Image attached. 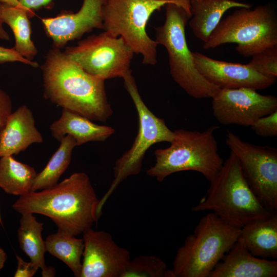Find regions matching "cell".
<instances>
[{"mask_svg":"<svg viewBox=\"0 0 277 277\" xmlns=\"http://www.w3.org/2000/svg\"><path fill=\"white\" fill-rule=\"evenodd\" d=\"M17 267L14 273V277H32L37 271L39 267L32 262H26L19 256L16 254Z\"/></svg>","mask_w":277,"mask_h":277,"instance_id":"cell-30","label":"cell"},{"mask_svg":"<svg viewBox=\"0 0 277 277\" xmlns=\"http://www.w3.org/2000/svg\"><path fill=\"white\" fill-rule=\"evenodd\" d=\"M164 1H167L170 3H172L175 4L183 8H184L185 11L187 12L189 15L191 17V14L190 11V0H162Z\"/></svg>","mask_w":277,"mask_h":277,"instance_id":"cell-33","label":"cell"},{"mask_svg":"<svg viewBox=\"0 0 277 277\" xmlns=\"http://www.w3.org/2000/svg\"><path fill=\"white\" fill-rule=\"evenodd\" d=\"M41 69L46 100L91 121L106 122L112 115L105 80L86 72L64 52L49 50Z\"/></svg>","mask_w":277,"mask_h":277,"instance_id":"cell-2","label":"cell"},{"mask_svg":"<svg viewBox=\"0 0 277 277\" xmlns=\"http://www.w3.org/2000/svg\"><path fill=\"white\" fill-rule=\"evenodd\" d=\"M64 53L86 72L105 80L123 78L132 72L130 64L134 53L121 36L104 31L68 46Z\"/></svg>","mask_w":277,"mask_h":277,"instance_id":"cell-10","label":"cell"},{"mask_svg":"<svg viewBox=\"0 0 277 277\" xmlns=\"http://www.w3.org/2000/svg\"><path fill=\"white\" fill-rule=\"evenodd\" d=\"M19 222L17 239L21 249L42 269V276H55L54 268L45 264V242L42 237L44 224L38 222L31 213L22 214Z\"/></svg>","mask_w":277,"mask_h":277,"instance_id":"cell-21","label":"cell"},{"mask_svg":"<svg viewBox=\"0 0 277 277\" xmlns=\"http://www.w3.org/2000/svg\"><path fill=\"white\" fill-rule=\"evenodd\" d=\"M235 43V50L248 57L277 45V16L269 5L257 6L253 9L238 8L221 21L203 48H215L223 44Z\"/></svg>","mask_w":277,"mask_h":277,"instance_id":"cell-7","label":"cell"},{"mask_svg":"<svg viewBox=\"0 0 277 277\" xmlns=\"http://www.w3.org/2000/svg\"><path fill=\"white\" fill-rule=\"evenodd\" d=\"M190 5L189 26L194 35L204 43L207 41L228 10L251 7L250 4L234 0H190Z\"/></svg>","mask_w":277,"mask_h":277,"instance_id":"cell-19","label":"cell"},{"mask_svg":"<svg viewBox=\"0 0 277 277\" xmlns=\"http://www.w3.org/2000/svg\"><path fill=\"white\" fill-rule=\"evenodd\" d=\"M212 270L210 277H276L277 261L253 255L238 240Z\"/></svg>","mask_w":277,"mask_h":277,"instance_id":"cell-16","label":"cell"},{"mask_svg":"<svg viewBox=\"0 0 277 277\" xmlns=\"http://www.w3.org/2000/svg\"><path fill=\"white\" fill-rule=\"evenodd\" d=\"M0 3L3 5H8V6L21 7L25 8L20 3V2H19V0H0Z\"/></svg>","mask_w":277,"mask_h":277,"instance_id":"cell-35","label":"cell"},{"mask_svg":"<svg viewBox=\"0 0 277 277\" xmlns=\"http://www.w3.org/2000/svg\"><path fill=\"white\" fill-rule=\"evenodd\" d=\"M12 104L10 96L3 89H0V129L12 112Z\"/></svg>","mask_w":277,"mask_h":277,"instance_id":"cell-31","label":"cell"},{"mask_svg":"<svg viewBox=\"0 0 277 277\" xmlns=\"http://www.w3.org/2000/svg\"><path fill=\"white\" fill-rule=\"evenodd\" d=\"M60 145L43 170L37 173L31 191L51 187L58 183L61 175L70 164L73 150L77 146L75 140L66 135L60 141Z\"/></svg>","mask_w":277,"mask_h":277,"instance_id":"cell-24","label":"cell"},{"mask_svg":"<svg viewBox=\"0 0 277 277\" xmlns=\"http://www.w3.org/2000/svg\"><path fill=\"white\" fill-rule=\"evenodd\" d=\"M247 65L260 74L277 77V45L269 47L253 55Z\"/></svg>","mask_w":277,"mask_h":277,"instance_id":"cell-27","label":"cell"},{"mask_svg":"<svg viewBox=\"0 0 277 277\" xmlns=\"http://www.w3.org/2000/svg\"><path fill=\"white\" fill-rule=\"evenodd\" d=\"M43 142L32 111L22 105L11 112L0 129V157L17 155L30 145Z\"/></svg>","mask_w":277,"mask_h":277,"instance_id":"cell-17","label":"cell"},{"mask_svg":"<svg viewBox=\"0 0 277 277\" xmlns=\"http://www.w3.org/2000/svg\"><path fill=\"white\" fill-rule=\"evenodd\" d=\"M99 202L87 174L75 172L51 187L19 196L12 206L21 214L45 215L57 231L76 236L98 221Z\"/></svg>","mask_w":277,"mask_h":277,"instance_id":"cell-1","label":"cell"},{"mask_svg":"<svg viewBox=\"0 0 277 277\" xmlns=\"http://www.w3.org/2000/svg\"><path fill=\"white\" fill-rule=\"evenodd\" d=\"M37 174L33 167L12 155L0 157V188L6 193L21 196L29 192Z\"/></svg>","mask_w":277,"mask_h":277,"instance_id":"cell-23","label":"cell"},{"mask_svg":"<svg viewBox=\"0 0 277 277\" xmlns=\"http://www.w3.org/2000/svg\"><path fill=\"white\" fill-rule=\"evenodd\" d=\"M11 62H20L33 68H38V63L29 61L21 56L13 47L6 48L0 46V64Z\"/></svg>","mask_w":277,"mask_h":277,"instance_id":"cell-29","label":"cell"},{"mask_svg":"<svg viewBox=\"0 0 277 277\" xmlns=\"http://www.w3.org/2000/svg\"><path fill=\"white\" fill-rule=\"evenodd\" d=\"M123 79L125 89L131 96L137 112L138 132L131 148L115 162L113 167L114 179L99 202L98 211L101 214L104 205L120 184L128 177L140 172L144 156L149 148L158 143H170L174 136V131L167 127L165 121L155 115L145 105L132 72Z\"/></svg>","mask_w":277,"mask_h":277,"instance_id":"cell-9","label":"cell"},{"mask_svg":"<svg viewBox=\"0 0 277 277\" xmlns=\"http://www.w3.org/2000/svg\"><path fill=\"white\" fill-rule=\"evenodd\" d=\"M45 242L46 251L65 263L75 276H81L83 239L57 231L49 235Z\"/></svg>","mask_w":277,"mask_h":277,"instance_id":"cell-25","label":"cell"},{"mask_svg":"<svg viewBox=\"0 0 277 277\" xmlns=\"http://www.w3.org/2000/svg\"><path fill=\"white\" fill-rule=\"evenodd\" d=\"M7 254L5 250L0 247V270L3 268L7 260Z\"/></svg>","mask_w":277,"mask_h":277,"instance_id":"cell-36","label":"cell"},{"mask_svg":"<svg viewBox=\"0 0 277 277\" xmlns=\"http://www.w3.org/2000/svg\"><path fill=\"white\" fill-rule=\"evenodd\" d=\"M0 223L2 226L3 225V222H2V217H1V213H0Z\"/></svg>","mask_w":277,"mask_h":277,"instance_id":"cell-37","label":"cell"},{"mask_svg":"<svg viewBox=\"0 0 277 277\" xmlns=\"http://www.w3.org/2000/svg\"><path fill=\"white\" fill-rule=\"evenodd\" d=\"M213 115L222 125L250 126L259 118L277 110V97L256 90L220 89L211 98Z\"/></svg>","mask_w":277,"mask_h":277,"instance_id":"cell-12","label":"cell"},{"mask_svg":"<svg viewBox=\"0 0 277 277\" xmlns=\"http://www.w3.org/2000/svg\"><path fill=\"white\" fill-rule=\"evenodd\" d=\"M105 0H84L79 11L63 13L54 17L41 19L52 48L61 49L68 42L80 39L94 29L104 30L102 8Z\"/></svg>","mask_w":277,"mask_h":277,"instance_id":"cell-15","label":"cell"},{"mask_svg":"<svg viewBox=\"0 0 277 277\" xmlns=\"http://www.w3.org/2000/svg\"><path fill=\"white\" fill-rule=\"evenodd\" d=\"M225 142L238 157L244 176L262 204L277 210V149L246 142L228 131Z\"/></svg>","mask_w":277,"mask_h":277,"instance_id":"cell-11","label":"cell"},{"mask_svg":"<svg viewBox=\"0 0 277 277\" xmlns=\"http://www.w3.org/2000/svg\"><path fill=\"white\" fill-rule=\"evenodd\" d=\"M165 7V21L155 28V41L167 50L172 78L193 98H212L220 89L199 72L186 41L185 27L190 16L175 4L169 3Z\"/></svg>","mask_w":277,"mask_h":277,"instance_id":"cell-6","label":"cell"},{"mask_svg":"<svg viewBox=\"0 0 277 277\" xmlns=\"http://www.w3.org/2000/svg\"><path fill=\"white\" fill-rule=\"evenodd\" d=\"M52 136L60 142L66 135L71 136L77 146L88 142H103L115 132L113 128L98 125L78 113L63 109L60 118L51 124Z\"/></svg>","mask_w":277,"mask_h":277,"instance_id":"cell-18","label":"cell"},{"mask_svg":"<svg viewBox=\"0 0 277 277\" xmlns=\"http://www.w3.org/2000/svg\"><path fill=\"white\" fill-rule=\"evenodd\" d=\"M255 134L262 137L277 136V110L255 121L251 126Z\"/></svg>","mask_w":277,"mask_h":277,"instance_id":"cell-28","label":"cell"},{"mask_svg":"<svg viewBox=\"0 0 277 277\" xmlns=\"http://www.w3.org/2000/svg\"><path fill=\"white\" fill-rule=\"evenodd\" d=\"M51 1V0H19V2L25 8L30 11H33L46 5L49 3Z\"/></svg>","mask_w":277,"mask_h":277,"instance_id":"cell-32","label":"cell"},{"mask_svg":"<svg viewBox=\"0 0 277 277\" xmlns=\"http://www.w3.org/2000/svg\"><path fill=\"white\" fill-rule=\"evenodd\" d=\"M34 13L25 8L3 5L2 16L4 23L11 29L15 38L13 48L24 58L33 61L37 53L31 39V27L29 18Z\"/></svg>","mask_w":277,"mask_h":277,"instance_id":"cell-22","label":"cell"},{"mask_svg":"<svg viewBox=\"0 0 277 277\" xmlns=\"http://www.w3.org/2000/svg\"><path fill=\"white\" fill-rule=\"evenodd\" d=\"M240 232L241 228L228 224L212 212L202 217L177 251L172 269L174 277H210Z\"/></svg>","mask_w":277,"mask_h":277,"instance_id":"cell-5","label":"cell"},{"mask_svg":"<svg viewBox=\"0 0 277 277\" xmlns=\"http://www.w3.org/2000/svg\"><path fill=\"white\" fill-rule=\"evenodd\" d=\"M192 55L199 72L219 89L248 88L263 90L276 82V78L260 74L247 64L218 61L196 51L192 52Z\"/></svg>","mask_w":277,"mask_h":277,"instance_id":"cell-14","label":"cell"},{"mask_svg":"<svg viewBox=\"0 0 277 277\" xmlns=\"http://www.w3.org/2000/svg\"><path fill=\"white\" fill-rule=\"evenodd\" d=\"M170 2L162 0H105L102 8L104 30L122 37L134 53L142 56V62H157V46L146 31L148 21L156 10Z\"/></svg>","mask_w":277,"mask_h":277,"instance_id":"cell-8","label":"cell"},{"mask_svg":"<svg viewBox=\"0 0 277 277\" xmlns=\"http://www.w3.org/2000/svg\"><path fill=\"white\" fill-rule=\"evenodd\" d=\"M3 5V4L0 3V39L9 41L10 40L9 35L3 27L4 22L2 16V10Z\"/></svg>","mask_w":277,"mask_h":277,"instance_id":"cell-34","label":"cell"},{"mask_svg":"<svg viewBox=\"0 0 277 277\" xmlns=\"http://www.w3.org/2000/svg\"><path fill=\"white\" fill-rule=\"evenodd\" d=\"M209 182L206 197L192 208L193 211H210L228 224L240 228L265 219L273 213L255 196L244 176L238 157L231 151Z\"/></svg>","mask_w":277,"mask_h":277,"instance_id":"cell-3","label":"cell"},{"mask_svg":"<svg viewBox=\"0 0 277 277\" xmlns=\"http://www.w3.org/2000/svg\"><path fill=\"white\" fill-rule=\"evenodd\" d=\"M218 129V126H212L203 131L182 129L174 131L170 146L155 150V164L146 173L161 182L171 174L190 170L198 172L211 181L224 162L215 136Z\"/></svg>","mask_w":277,"mask_h":277,"instance_id":"cell-4","label":"cell"},{"mask_svg":"<svg viewBox=\"0 0 277 277\" xmlns=\"http://www.w3.org/2000/svg\"><path fill=\"white\" fill-rule=\"evenodd\" d=\"M239 238L249 251L260 258L277 259V214L251 222L241 228Z\"/></svg>","mask_w":277,"mask_h":277,"instance_id":"cell-20","label":"cell"},{"mask_svg":"<svg viewBox=\"0 0 277 277\" xmlns=\"http://www.w3.org/2000/svg\"><path fill=\"white\" fill-rule=\"evenodd\" d=\"M122 277H174L165 262L154 255H141L131 259Z\"/></svg>","mask_w":277,"mask_h":277,"instance_id":"cell-26","label":"cell"},{"mask_svg":"<svg viewBox=\"0 0 277 277\" xmlns=\"http://www.w3.org/2000/svg\"><path fill=\"white\" fill-rule=\"evenodd\" d=\"M84 251L80 277H122L131 260L125 248L110 233L89 228L83 233Z\"/></svg>","mask_w":277,"mask_h":277,"instance_id":"cell-13","label":"cell"}]
</instances>
